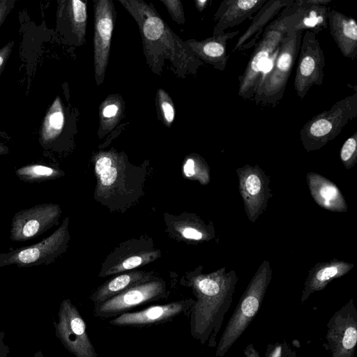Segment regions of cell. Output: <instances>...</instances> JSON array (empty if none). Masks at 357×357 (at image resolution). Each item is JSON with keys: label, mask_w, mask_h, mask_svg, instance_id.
Segmentation results:
<instances>
[{"label": "cell", "mask_w": 357, "mask_h": 357, "mask_svg": "<svg viewBox=\"0 0 357 357\" xmlns=\"http://www.w3.org/2000/svg\"><path fill=\"white\" fill-rule=\"evenodd\" d=\"M119 1L138 25L143 53L154 73L160 75L166 60L180 77L197 73L203 62L163 21L151 3L142 0Z\"/></svg>", "instance_id": "1"}, {"label": "cell", "mask_w": 357, "mask_h": 357, "mask_svg": "<svg viewBox=\"0 0 357 357\" xmlns=\"http://www.w3.org/2000/svg\"><path fill=\"white\" fill-rule=\"evenodd\" d=\"M238 276L222 267L209 273L197 269L187 276L196 298L190 310V334L201 344L217 345V337L233 300Z\"/></svg>", "instance_id": "2"}, {"label": "cell", "mask_w": 357, "mask_h": 357, "mask_svg": "<svg viewBox=\"0 0 357 357\" xmlns=\"http://www.w3.org/2000/svg\"><path fill=\"white\" fill-rule=\"evenodd\" d=\"M273 277L270 262L264 259L240 298L216 345L215 356L224 357L258 313Z\"/></svg>", "instance_id": "3"}, {"label": "cell", "mask_w": 357, "mask_h": 357, "mask_svg": "<svg viewBox=\"0 0 357 357\" xmlns=\"http://www.w3.org/2000/svg\"><path fill=\"white\" fill-rule=\"evenodd\" d=\"M97 180L95 195L104 204H114L128 200L137 191V174L131 173L126 159L113 151H100L93 157Z\"/></svg>", "instance_id": "4"}, {"label": "cell", "mask_w": 357, "mask_h": 357, "mask_svg": "<svg viewBox=\"0 0 357 357\" xmlns=\"http://www.w3.org/2000/svg\"><path fill=\"white\" fill-rule=\"evenodd\" d=\"M357 116V93L337 101L307 121L300 130V139L304 149L317 151L334 139L344 127Z\"/></svg>", "instance_id": "5"}, {"label": "cell", "mask_w": 357, "mask_h": 357, "mask_svg": "<svg viewBox=\"0 0 357 357\" xmlns=\"http://www.w3.org/2000/svg\"><path fill=\"white\" fill-rule=\"evenodd\" d=\"M302 31L285 34L277 50L271 70L263 75L254 95L256 103L275 105L283 98L289 78L298 56Z\"/></svg>", "instance_id": "6"}, {"label": "cell", "mask_w": 357, "mask_h": 357, "mask_svg": "<svg viewBox=\"0 0 357 357\" xmlns=\"http://www.w3.org/2000/svg\"><path fill=\"white\" fill-rule=\"evenodd\" d=\"M69 217L52 234L40 242L0 254V268L15 265L20 268L49 265L64 253L70 240Z\"/></svg>", "instance_id": "7"}, {"label": "cell", "mask_w": 357, "mask_h": 357, "mask_svg": "<svg viewBox=\"0 0 357 357\" xmlns=\"http://www.w3.org/2000/svg\"><path fill=\"white\" fill-rule=\"evenodd\" d=\"M332 0H294L267 27L282 32L310 31L315 35L328 28V5Z\"/></svg>", "instance_id": "8"}, {"label": "cell", "mask_w": 357, "mask_h": 357, "mask_svg": "<svg viewBox=\"0 0 357 357\" xmlns=\"http://www.w3.org/2000/svg\"><path fill=\"white\" fill-rule=\"evenodd\" d=\"M56 337L75 357H98L86 325L77 307L68 298L61 301L58 321H54Z\"/></svg>", "instance_id": "9"}, {"label": "cell", "mask_w": 357, "mask_h": 357, "mask_svg": "<svg viewBox=\"0 0 357 357\" xmlns=\"http://www.w3.org/2000/svg\"><path fill=\"white\" fill-rule=\"evenodd\" d=\"M356 344L357 310L351 298L327 322L323 347L331 357H354Z\"/></svg>", "instance_id": "10"}, {"label": "cell", "mask_w": 357, "mask_h": 357, "mask_svg": "<svg viewBox=\"0 0 357 357\" xmlns=\"http://www.w3.org/2000/svg\"><path fill=\"white\" fill-rule=\"evenodd\" d=\"M167 296L165 282L154 276L151 280L131 287L104 303L94 305L93 314L100 319L116 317L144 303Z\"/></svg>", "instance_id": "11"}, {"label": "cell", "mask_w": 357, "mask_h": 357, "mask_svg": "<svg viewBox=\"0 0 357 357\" xmlns=\"http://www.w3.org/2000/svg\"><path fill=\"white\" fill-rule=\"evenodd\" d=\"M294 78L297 96L303 99L310 88L323 84L325 56L316 35L305 31L301 42Z\"/></svg>", "instance_id": "12"}, {"label": "cell", "mask_w": 357, "mask_h": 357, "mask_svg": "<svg viewBox=\"0 0 357 357\" xmlns=\"http://www.w3.org/2000/svg\"><path fill=\"white\" fill-rule=\"evenodd\" d=\"M238 189L248 220L255 222L266 210L273 197L270 178L258 165H245L236 169Z\"/></svg>", "instance_id": "13"}, {"label": "cell", "mask_w": 357, "mask_h": 357, "mask_svg": "<svg viewBox=\"0 0 357 357\" xmlns=\"http://www.w3.org/2000/svg\"><path fill=\"white\" fill-rule=\"evenodd\" d=\"M285 35L280 31L266 27L262 38L255 44L243 73L238 77V96L245 100L253 98L263 77L264 67L277 50Z\"/></svg>", "instance_id": "14"}, {"label": "cell", "mask_w": 357, "mask_h": 357, "mask_svg": "<svg viewBox=\"0 0 357 357\" xmlns=\"http://www.w3.org/2000/svg\"><path fill=\"white\" fill-rule=\"evenodd\" d=\"M94 33L93 54L95 79L100 85L105 79L115 20V7L112 0H94Z\"/></svg>", "instance_id": "15"}, {"label": "cell", "mask_w": 357, "mask_h": 357, "mask_svg": "<svg viewBox=\"0 0 357 357\" xmlns=\"http://www.w3.org/2000/svg\"><path fill=\"white\" fill-rule=\"evenodd\" d=\"M61 213V206L55 203L40 204L17 212L10 225L11 241L22 242L40 236L58 224Z\"/></svg>", "instance_id": "16"}, {"label": "cell", "mask_w": 357, "mask_h": 357, "mask_svg": "<svg viewBox=\"0 0 357 357\" xmlns=\"http://www.w3.org/2000/svg\"><path fill=\"white\" fill-rule=\"evenodd\" d=\"M160 257V251L144 239L122 243L108 255L98 275L100 278L123 273L146 265Z\"/></svg>", "instance_id": "17"}, {"label": "cell", "mask_w": 357, "mask_h": 357, "mask_svg": "<svg viewBox=\"0 0 357 357\" xmlns=\"http://www.w3.org/2000/svg\"><path fill=\"white\" fill-rule=\"evenodd\" d=\"M195 300H179L172 303L155 305L144 310L126 312L109 321L116 326L142 327L163 324L190 310Z\"/></svg>", "instance_id": "18"}, {"label": "cell", "mask_w": 357, "mask_h": 357, "mask_svg": "<svg viewBox=\"0 0 357 357\" xmlns=\"http://www.w3.org/2000/svg\"><path fill=\"white\" fill-rule=\"evenodd\" d=\"M57 4L56 31L68 43L82 45L86 33V1L59 0Z\"/></svg>", "instance_id": "19"}, {"label": "cell", "mask_w": 357, "mask_h": 357, "mask_svg": "<svg viewBox=\"0 0 357 357\" xmlns=\"http://www.w3.org/2000/svg\"><path fill=\"white\" fill-rule=\"evenodd\" d=\"M239 33V31L213 35L208 38L197 40L190 39L185 43L195 56L203 63L223 71L227 66L229 55L227 53V41Z\"/></svg>", "instance_id": "20"}, {"label": "cell", "mask_w": 357, "mask_h": 357, "mask_svg": "<svg viewBox=\"0 0 357 357\" xmlns=\"http://www.w3.org/2000/svg\"><path fill=\"white\" fill-rule=\"evenodd\" d=\"M267 0H226L221 2L214 15L213 36L241 24L262 7Z\"/></svg>", "instance_id": "21"}, {"label": "cell", "mask_w": 357, "mask_h": 357, "mask_svg": "<svg viewBox=\"0 0 357 357\" xmlns=\"http://www.w3.org/2000/svg\"><path fill=\"white\" fill-rule=\"evenodd\" d=\"M354 264L333 259L317 263L310 271L304 283L301 302L303 303L315 291L323 290L332 280L347 274Z\"/></svg>", "instance_id": "22"}, {"label": "cell", "mask_w": 357, "mask_h": 357, "mask_svg": "<svg viewBox=\"0 0 357 357\" xmlns=\"http://www.w3.org/2000/svg\"><path fill=\"white\" fill-rule=\"evenodd\" d=\"M328 28L342 54L355 60L357 57V24L351 17L335 9L328 13Z\"/></svg>", "instance_id": "23"}, {"label": "cell", "mask_w": 357, "mask_h": 357, "mask_svg": "<svg viewBox=\"0 0 357 357\" xmlns=\"http://www.w3.org/2000/svg\"><path fill=\"white\" fill-rule=\"evenodd\" d=\"M306 180L310 195L319 206L332 212L347 211L345 198L333 182L313 172L307 174Z\"/></svg>", "instance_id": "24"}, {"label": "cell", "mask_w": 357, "mask_h": 357, "mask_svg": "<svg viewBox=\"0 0 357 357\" xmlns=\"http://www.w3.org/2000/svg\"><path fill=\"white\" fill-rule=\"evenodd\" d=\"M293 2L294 0H267L257 11V15L252 17L247 30L238 39L232 52L248 50L255 45L260 34L268 26V22Z\"/></svg>", "instance_id": "25"}, {"label": "cell", "mask_w": 357, "mask_h": 357, "mask_svg": "<svg viewBox=\"0 0 357 357\" xmlns=\"http://www.w3.org/2000/svg\"><path fill=\"white\" fill-rule=\"evenodd\" d=\"M151 273L133 271L120 274L98 287L91 295L94 305L100 304L107 300L133 287L151 280Z\"/></svg>", "instance_id": "26"}, {"label": "cell", "mask_w": 357, "mask_h": 357, "mask_svg": "<svg viewBox=\"0 0 357 357\" xmlns=\"http://www.w3.org/2000/svg\"><path fill=\"white\" fill-rule=\"evenodd\" d=\"M172 229L181 238L198 242L208 241L215 236L212 222L206 225L195 215H186L172 222Z\"/></svg>", "instance_id": "27"}, {"label": "cell", "mask_w": 357, "mask_h": 357, "mask_svg": "<svg viewBox=\"0 0 357 357\" xmlns=\"http://www.w3.org/2000/svg\"><path fill=\"white\" fill-rule=\"evenodd\" d=\"M64 125V112L59 96L48 108L40 130V142L43 146L53 142L61 133Z\"/></svg>", "instance_id": "28"}, {"label": "cell", "mask_w": 357, "mask_h": 357, "mask_svg": "<svg viewBox=\"0 0 357 357\" xmlns=\"http://www.w3.org/2000/svg\"><path fill=\"white\" fill-rule=\"evenodd\" d=\"M15 174L21 181L29 183L51 181L63 175L60 169L40 164L24 165L17 169Z\"/></svg>", "instance_id": "29"}, {"label": "cell", "mask_w": 357, "mask_h": 357, "mask_svg": "<svg viewBox=\"0 0 357 357\" xmlns=\"http://www.w3.org/2000/svg\"><path fill=\"white\" fill-rule=\"evenodd\" d=\"M121 113V98L114 95L108 97L100 107V130L110 131L120 120Z\"/></svg>", "instance_id": "30"}, {"label": "cell", "mask_w": 357, "mask_h": 357, "mask_svg": "<svg viewBox=\"0 0 357 357\" xmlns=\"http://www.w3.org/2000/svg\"><path fill=\"white\" fill-rule=\"evenodd\" d=\"M183 172L187 178L198 181L202 185H205L210 182L209 166L206 160L197 154H190L185 158Z\"/></svg>", "instance_id": "31"}, {"label": "cell", "mask_w": 357, "mask_h": 357, "mask_svg": "<svg viewBox=\"0 0 357 357\" xmlns=\"http://www.w3.org/2000/svg\"><path fill=\"white\" fill-rule=\"evenodd\" d=\"M156 107L158 116L169 128L175 118V109L172 98L162 89H159L156 93Z\"/></svg>", "instance_id": "32"}, {"label": "cell", "mask_w": 357, "mask_h": 357, "mask_svg": "<svg viewBox=\"0 0 357 357\" xmlns=\"http://www.w3.org/2000/svg\"><path fill=\"white\" fill-rule=\"evenodd\" d=\"M340 158L344 167L350 169L357 162V132H354L343 143L340 151Z\"/></svg>", "instance_id": "33"}, {"label": "cell", "mask_w": 357, "mask_h": 357, "mask_svg": "<svg viewBox=\"0 0 357 357\" xmlns=\"http://www.w3.org/2000/svg\"><path fill=\"white\" fill-rule=\"evenodd\" d=\"M167 9L172 18L178 24H183L185 22L183 8L181 1L178 0H161Z\"/></svg>", "instance_id": "34"}, {"label": "cell", "mask_w": 357, "mask_h": 357, "mask_svg": "<svg viewBox=\"0 0 357 357\" xmlns=\"http://www.w3.org/2000/svg\"><path fill=\"white\" fill-rule=\"evenodd\" d=\"M13 46L14 41H10L0 49V75L6 67Z\"/></svg>", "instance_id": "35"}, {"label": "cell", "mask_w": 357, "mask_h": 357, "mask_svg": "<svg viewBox=\"0 0 357 357\" xmlns=\"http://www.w3.org/2000/svg\"><path fill=\"white\" fill-rule=\"evenodd\" d=\"M16 0H0V28L13 9Z\"/></svg>", "instance_id": "36"}, {"label": "cell", "mask_w": 357, "mask_h": 357, "mask_svg": "<svg viewBox=\"0 0 357 357\" xmlns=\"http://www.w3.org/2000/svg\"><path fill=\"white\" fill-rule=\"evenodd\" d=\"M283 342L268 344L265 350V357H280L283 351Z\"/></svg>", "instance_id": "37"}, {"label": "cell", "mask_w": 357, "mask_h": 357, "mask_svg": "<svg viewBox=\"0 0 357 357\" xmlns=\"http://www.w3.org/2000/svg\"><path fill=\"white\" fill-rule=\"evenodd\" d=\"M5 337L6 334L0 324V357H8L10 353V347L6 343Z\"/></svg>", "instance_id": "38"}, {"label": "cell", "mask_w": 357, "mask_h": 357, "mask_svg": "<svg viewBox=\"0 0 357 357\" xmlns=\"http://www.w3.org/2000/svg\"><path fill=\"white\" fill-rule=\"evenodd\" d=\"M244 357H260L259 351L255 349L253 343L248 344L243 349Z\"/></svg>", "instance_id": "39"}, {"label": "cell", "mask_w": 357, "mask_h": 357, "mask_svg": "<svg viewBox=\"0 0 357 357\" xmlns=\"http://www.w3.org/2000/svg\"><path fill=\"white\" fill-rule=\"evenodd\" d=\"M283 351L280 357H297L296 351L290 347L285 340H283Z\"/></svg>", "instance_id": "40"}, {"label": "cell", "mask_w": 357, "mask_h": 357, "mask_svg": "<svg viewBox=\"0 0 357 357\" xmlns=\"http://www.w3.org/2000/svg\"><path fill=\"white\" fill-rule=\"evenodd\" d=\"M195 6L197 9L202 12L206 6L208 1L206 0H196L195 1Z\"/></svg>", "instance_id": "41"}, {"label": "cell", "mask_w": 357, "mask_h": 357, "mask_svg": "<svg viewBox=\"0 0 357 357\" xmlns=\"http://www.w3.org/2000/svg\"><path fill=\"white\" fill-rule=\"evenodd\" d=\"M9 152L8 148L0 142V155L7 154Z\"/></svg>", "instance_id": "42"}, {"label": "cell", "mask_w": 357, "mask_h": 357, "mask_svg": "<svg viewBox=\"0 0 357 357\" xmlns=\"http://www.w3.org/2000/svg\"><path fill=\"white\" fill-rule=\"evenodd\" d=\"M0 137L6 139H10V136L4 131L0 130Z\"/></svg>", "instance_id": "43"}, {"label": "cell", "mask_w": 357, "mask_h": 357, "mask_svg": "<svg viewBox=\"0 0 357 357\" xmlns=\"http://www.w3.org/2000/svg\"><path fill=\"white\" fill-rule=\"evenodd\" d=\"M33 357H45L43 354L42 351L40 350L37 351L34 355Z\"/></svg>", "instance_id": "44"}]
</instances>
